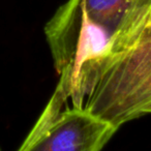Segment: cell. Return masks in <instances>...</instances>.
<instances>
[{"instance_id":"3957f363","label":"cell","mask_w":151,"mask_h":151,"mask_svg":"<svg viewBox=\"0 0 151 151\" xmlns=\"http://www.w3.org/2000/svg\"><path fill=\"white\" fill-rule=\"evenodd\" d=\"M118 130L85 108L69 105L55 89L20 151H99Z\"/></svg>"},{"instance_id":"6da1fadb","label":"cell","mask_w":151,"mask_h":151,"mask_svg":"<svg viewBox=\"0 0 151 151\" xmlns=\"http://www.w3.org/2000/svg\"><path fill=\"white\" fill-rule=\"evenodd\" d=\"M150 17L151 0H67L45 26L58 83L73 95L87 89Z\"/></svg>"},{"instance_id":"7a4b0ae2","label":"cell","mask_w":151,"mask_h":151,"mask_svg":"<svg viewBox=\"0 0 151 151\" xmlns=\"http://www.w3.org/2000/svg\"><path fill=\"white\" fill-rule=\"evenodd\" d=\"M151 105V17L132 42L99 68L84 108L119 129Z\"/></svg>"},{"instance_id":"277c9868","label":"cell","mask_w":151,"mask_h":151,"mask_svg":"<svg viewBox=\"0 0 151 151\" xmlns=\"http://www.w3.org/2000/svg\"><path fill=\"white\" fill-rule=\"evenodd\" d=\"M147 113H151V105L148 106V107L146 108V110H145V114H147Z\"/></svg>"}]
</instances>
